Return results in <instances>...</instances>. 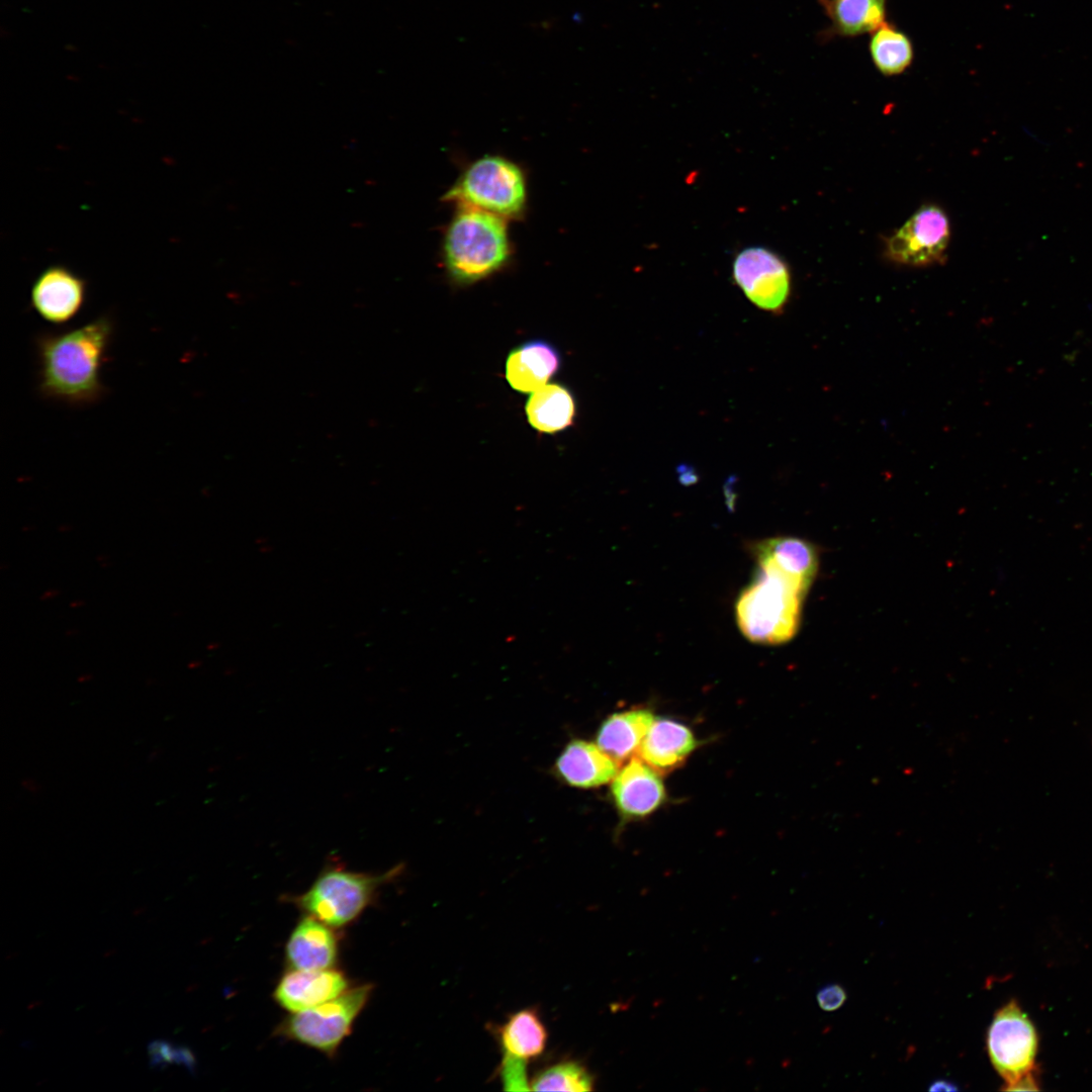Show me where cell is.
Listing matches in <instances>:
<instances>
[{"mask_svg": "<svg viewBox=\"0 0 1092 1092\" xmlns=\"http://www.w3.org/2000/svg\"><path fill=\"white\" fill-rule=\"evenodd\" d=\"M558 351L548 342L532 340L513 349L506 361V378L511 387L523 393L547 384L559 370Z\"/></svg>", "mask_w": 1092, "mask_h": 1092, "instance_id": "obj_15", "label": "cell"}, {"mask_svg": "<svg viewBox=\"0 0 1092 1092\" xmlns=\"http://www.w3.org/2000/svg\"><path fill=\"white\" fill-rule=\"evenodd\" d=\"M692 730L674 720L657 719L650 726L637 755L658 774L678 768L696 749Z\"/></svg>", "mask_w": 1092, "mask_h": 1092, "instance_id": "obj_14", "label": "cell"}, {"mask_svg": "<svg viewBox=\"0 0 1092 1092\" xmlns=\"http://www.w3.org/2000/svg\"><path fill=\"white\" fill-rule=\"evenodd\" d=\"M594 1077L576 1061H564L540 1071L530 1081V1090L581 1092L594 1089Z\"/></svg>", "mask_w": 1092, "mask_h": 1092, "instance_id": "obj_23", "label": "cell"}, {"mask_svg": "<svg viewBox=\"0 0 1092 1092\" xmlns=\"http://www.w3.org/2000/svg\"><path fill=\"white\" fill-rule=\"evenodd\" d=\"M870 54L876 68L887 76L903 73L914 57L910 38L886 21L873 31Z\"/></svg>", "mask_w": 1092, "mask_h": 1092, "instance_id": "obj_22", "label": "cell"}, {"mask_svg": "<svg viewBox=\"0 0 1092 1092\" xmlns=\"http://www.w3.org/2000/svg\"><path fill=\"white\" fill-rule=\"evenodd\" d=\"M87 296V282L65 265L44 268L30 290L33 310L46 322L64 325L82 309Z\"/></svg>", "mask_w": 1092, "mask_h": 1092, "instance_id": "obj_10", "label": "cell"}, {"mask_svg": "<svg viewBox=\"0 0 1092 1092\" xmlns=\"http://www.w3.org/2000/svg\"><path fill=\"white\" fill-rule=\"evenodd\" d=\"M525 412L529 424L541 433L554 434L572 425L576 404L570 390L559 383L531 392Z\"/></svg>", "mask_w": 1092, "mask_h": 1092, "instance_id": "obj_20", "label": "cell"}, {"mask_svg": "<svg viewBox=\"0 0 1092 1092\" xmlns=\"http://www.w3.org/2000/svg\"><path fill=\"white\" fill-rule=\"evenodd\" d=\"M399 873V867L378 875L355 872L331 860L304 893L290 900L306 915L339 928L357 919Z\"/></svg>", "mask_w": 1092, "mask_h": 1092, "instance_id": "obj_4", "label": "cell"}, {"mask_svg": "<svg viewBox=\"0 0 1092 1092\" xmlns=\"http://www.w3.org/2000/svg\"><path fill=\"white\" fill-rule=\"evenodd\" d=\"M949 239L945 212L938 206L925 205L889 238L886 255L902 265L928 266L943 259Z\"/></svg>", "mask_w": 1092, "mask_h": 1092, "instance_id": "obj_9", "label": "cell"}, {"mask_svg": "<svg viewBox=\"0 0 1092 1092\" xmlns=\"http://www.w3.org/2000/svg\"><path fill=\"white\" fill-rule=\"evenodd\" d=\"M810 586L770 565H758L754 580L736 602L742 634L759 644H782L797 633L802 601Z\"/></svg>", "mask_w": 1092, "mask_h": 1092, "instance_id": "obj_3", "label": "cell"}, {"mask_svg": "<svg viewBox=\"0 0 1092 1092\" xmlns=\"http://www.w3.org/2000/svg\"><path fill=\"white\" fill-rule=\"evenodd\" d=\"M333 927L305 915L293 928L286 946L285 959L291 970H325L334 968L339 953L338 937Z\"/></svg>", "mask_w": 1092, "mask_h": 1092, "instance_id": "obj_13", "label": "cell"}, {"mask_svg": "<svg viewBox=\"0 0 1092 1092\" xmlns=\"http://www.w3.org/2000/svg\"><path fill=\"white\" fill-rule=\"evenodd\" d=\"M612 795L624 817L641 818L662 805L665 788L660 774L641 758L633 757L614 778Z\"/></svg>", "mask_w": 1092, "mask_h": 1092, "instance_id": "obj_12", "label": "cell"}, {"mask_svg": "<svg viewBox=\"0 0 1092 1092\" xmlns=\"http://www.w3.org/2000/svg\"><path fill=\"white\" fill-rule=\"evenodd\" d=\"M112 335L113 322L107 315L71 330L38 334L35 350L40 395L78 406L99 401L106 391L101 369Z\"/></svg>", "mask_w": 1092, "mask_h": 1092, "instance_id": "obj_1", "label": "cell"}, {"mask_svg": "<svg viewBox=\"0 0 1092 1092\" xmlns=\"http://www.w3.org/2000/svg\"><path fill=\"white\" fill-rule=\"evenodd\" d=\"M502 1057L524 1063L540 1057L545 1051L548 1032L534 1008L513 1013L499 1028Z\"/></svg>", "mask_w": 1092, "mask_h": 1092, "instance_id": "obj_19", "label": "cell"}, {"mask_svg": "<svg viewBox=\"0 0 1092 1092\" xmlns=\"http://www.w3.org/2000/svg\"><path fill=\"white\" fill-rule=\"evenodd\" d=\"M654 720V715L645 709L615 713L601 725L597 744L621 763L638 752Z\"/></svg>", "mask_w": 1092, "mask_h": 1092, "instance_id": "obj_18", "label": "cell"}, {"mask_svg": "<svg viewBox=\"0 0 1092 1092\" xmlns=\"http://www.w3.org/2000/svg\"><path fill=\"white\" fill-rule=\"evenodd\" d=\"M349 989L345 974L334 968L325 970H291L278 981L273 997L289 1012L309 1009L332 1000Z\"/></svg>", "mask_w": 1092, "mask_h": 1092, "instance_id": "obj_11", "label": "cell"}, {"mask_svg": "<svg viewBox=\"0 0 1092 1092\" xmlns=\"http://www.w3.org/2000/svg\"><path fill=\"white\" fill-rule=\"evenodd\" d=\"M511 255L507 219L458 206L442 244L444 266L453 281L459 284L480 281L505 267Z\"/></svg>", "mask_w": 1092, "mask_h": 1092, "instance_id": "obj_2", "label": "cell"}, {"mask_svg": "<svg viewBox=\"0 0 1092 1092\" xmlns=\"http://www.w3.org/2000/svg\"><path fill=\"white\" fill-rule=\"evenodd\" d=\"M619 763L597 744L572 740L556 761L559 777L568 785L581 789L603 786L616 777Z\"/></svg>", "mask_w": 1092, "mask_h": 1092, "instance_id": "obj_16", "label": "cell"}, {"mask_svg": "<svg viewBox=\"0 0 1092 1092\" xmlns=\"http://www.w3.org/2000/svg\"><path fill=\"white\" fill-rule=\"evenodd\" d=\"M499 1072L505 1090H530V1082L527 1079V1063L502 1057Z\"/></svg>", "mask_w": 1092, "mask_h": 1092, "instance_id": "obj_24", "label": "cell"}, {"mask_svg": "<svg viewBox=\"0 0 1092 1092\" xmlns=\"http://www.w3.org/2000/svg\"><path fill=\"white\" fill-rule=\"evenodd\" d=\"M527 195L526 175L518 164L502 156L484 155L462 171L444 200L510 220L523 216Z\"/></svg>", "mask_w": 1092, "mask_h": 1092, "instance_id": "obj_5", "label": "cell"}, {"mask_svg": "<svg viewBox=\"0 0 1092 1092\" xmlns=\"http://www.w3.org/2000/svg\"><path fill=\"white\" fill-rule=\"evenodd\" d=\"M833 28L841 35L873 32L885 22L886 0H821Z\"/></svg>", "mask_w": 1092, "mask_h": 1092, "instance_id": "obj_21", "label": "cell"}, {"mask_svg": "<svg viewBox=\"0 0 1092 1092\" xmlns=\"http://www.w3.org/2000/svg\"><path fill=\"white\" fill-rule=\"evenodd\" d=\"M1037 1046L1035 1027L1016 1001L997 1010L987 1032V1052L1004 1090H1038L1033 1076Z\"/></svg>", "mask_w": 1092, "mask_h": 1092, "instance_id": "obj_6", "label": "cell"}, {"mask_svg": "<svg viewBox=\"0 0 1092 1092\" xmlns=\"http://www.w3.org/2000/svg\"><path fill=\"white\" fill-rule=\"evenodd\" d=\"M732 277L746 298L763 310L778 313L790 298V268L767 248L749 247L740 251L732 264Z\"/></svg>", "mask_w": 1092, "mask_h": 1092, "instance_id": "obj_8", "label": "cell"}, {"mask_svg": "<svg viewBox=\"0 0 1092 1092\" xmlns=\"http://www.w3.org/2000/svg\"><path fill=\"white\" fill-rule=\"evenodd\" d=\"M372 990L371 984H363L325 1003L292 1012L277 1026L276 1034L332 1057L350 1034Z\"/></svg>", "mask_w": 1092, "mask_h": 1092, "instance_id": "obj_7", "label": "cell"}, {"mask_svg": "<svg viewBox=\"0 0 1092 1092\" xmlns=\"http://www.w3.org/2000/svg\"><path fill=\"white\" fill-rule=\"evenodd\" d=\"M175 1063L185 1065L186 1068L191 1073H194L195 1058H194L192 1052L190 1050H188L187 1048L181 1046V1048L176 1050Z\"/></svg>", "mask_w": 1092, "mask_h": 1092, "instance_id": "obj_26", "label": "cell"}, {"mask_svg": "<svg viewBox=\"0 0 1092 1092\" xmlns=\"http://www.w3.org/2000/svg\"><path fill=\"white\" fill-rule=\"evenodd\" d=\"M845 1000L846 993L844 989L837 984L826 985L817 993V1002L820 1008L825 1011L837 1010L843 1005Z\"/></svg>", "mask_w": 1092, "mask_h": 1092, "instance_id": "obj_25", "label": "cell"}, {"mask_svg": "<svg viewBox=\"0 0 1092 1092\" xmlns=\"http://www.w3.org/2000/svg\"><path fill=\"white\" fill-rule=\"evenodd\" d=\"M958 1089L959 1088L956 1086V1084H953L951 1082H948L946 1080L935 1081V1082L931 1083V1085L929 1086L930 1091H940V1090H943V1091H957Z\"/></svg>", "mask_w": 1092, "mask_h": 1092, "instance_id": "obj_27", "label": "cell"}, {"mask_svg": "<svg viewBox=\"0 0 1092 1092\" xmlns=\"http://www.w3.org/2000/svg\"><path fill=\"white\" fill-rule=\"evenodd\" d=\"M753 554L757 565H770L800 579L808 586L817 573L818 556L815 547L799 538L775 537L762 540L753 546Z\"/></svg>", "mask_w": 1092, "mask_h": 1092, "instance_id": "obj_17", "label": "cell"}]
</instances>
